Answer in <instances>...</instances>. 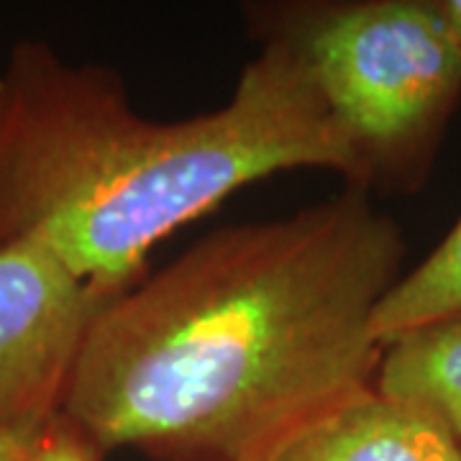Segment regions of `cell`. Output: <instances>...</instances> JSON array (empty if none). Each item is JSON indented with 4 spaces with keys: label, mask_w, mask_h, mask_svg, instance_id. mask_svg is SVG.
<instances>
[{
    "label": "cell",
    "mask_w": 461,
    "mask_h": 461,
    "mask_svg": "<svg viewBox=\"0 0 461 461\" xmlns=\"http://www.w3.org/2000/svg\"><path fill=\"white\" fill-rule=\"evenodd\" d=\"M405 236L366 190L213 230L111 297L85 333L62 415L108 454L272 461L375 387L372 318Z\"/></svg>",
    "instance_id": "1"
},
{
    "label": "cell",
    "mask_w": 461,
    "mask_h": 461,
    "mask_svg": "<svg viewBox=\"0 0 461 461\" xmlns=\"http://www.w3.org/2000/svg\"><path fill=\"white\" fill-rule=\"evenodd\" d=\"M359 169L305 67L264 41L230 98L182 121L129 103L113 69L23 41L0 69V244L36 241L80 280L123 293L149 254L249 182Z\"/></svg>",
    "instance_id": "2"
},
{
    "label": "cell",
    "mask_w": 461,
    "mask_h": 461,
    "mask_svg": "<svg viewBox=\"0 0 461 461\" xmlns=\"http://www.w3.org/2000/svg\"><path fill=\"white\" fill-rule=\"evenodd\" d=\"M251 16L305 67L362 190L426 182L461 100V51L436 0L280 3Z\"/></svg>",
    "instance_id": "3"
},
{
    "label": "cell",
    "mask_w": 461,
    "mask_h": 461,
    "mask_svg": "<svg viewBox=\"0 0 461 461\" xmlns=\"http://www.w3.org/2000/svg\"><path fill=\"white\" fill-rule=\"evenodd\" d=\"M115 295L36 241L0 244V430L44 426L62 412L85 333Z\"/></svg>",
    "instance_id": "4"
},
{
    "label": "cell",
    "mask_w": 461,
    "mask_h": 461,
    "mask_svg": "<svg viewBox=\"0 0 461 461\" xmlns=\"http://www.w3.org/2000/svg\"><path fill=\"white\" fill-rule=\"evenodd\" d=\"M272 461H461V444L430 412L372 387L300 430Z\"/></svg>",
    "instance_id": "5"
},
{
    "label": "cell",
    "mask_w": 461,
    "mask_h": 461,
    "mask_svg": "<svg viewBox=\"0 0 461 461\" xmlns=\"http://www.w3.org/2000/svg\"><path fill=\"white\" fill-rule=\"evenodd\" d=\"M375 387L430 412L461 444V315L382 346Z\"/></svg>",
    "instance_id": "6"
},
{
    "label": "cell",
    "mask_w": 461,
    "mask_h": 461,
    "mask_svg": "<svg viewBox=\"0 0 461 461\" xmlns=\"http://www.w3.org/2000/svg\"><path fill=\"white\" fill-rule=\"evenodd\" d=\"M461 315V218L441 244L390 287L372 318V336L387 346L411 330Z\"/></svg>",
    "instance_id": "7"
},
{
    "label": "cell",
    "mask_w": 461,
    "mask_h": 461,
    "mask_svg": "<svg viewBox=\"0 0 461 461\" xmlns=\"http://www.w3.org/2000/svg\"><path fill=\"white\" fill-rule=\"evenodd\" d=\"M105 451L100 448L77 423L57 412L50 418L36 441L29 461H103Z\"/></svg>",
    "instance_id": "8"
},
{
    "label": "cell",
    "mask_w": 461,
    "mask_h": 461,
    "mask_svg": "<svg viewBox=\"0 0 461 461\" xmlns=\"http://www.w3.org/2000/svg\"><path fill=\"white\" fill-rule=\"evenodd\" d=\"M41 426L0 430V461H29Z\"/></svg>",
    "instance_id": "9"
},
{
    "label": "cell",
    "mask_w": 461,
    "mask_h": 461,
    "mask_svg": "<svg viewBox=\"0 0 461 461\" xmlns=\"http://www.w3.org/2000/svg\"><path fill=\"white\" fill-rule=\"evenodd\" d=\"M436 8L444 18L446 29L451 33L456 50L461 51V0H436Z\"/></svg>",
    "instance_id": "10"
}]
</instances>
